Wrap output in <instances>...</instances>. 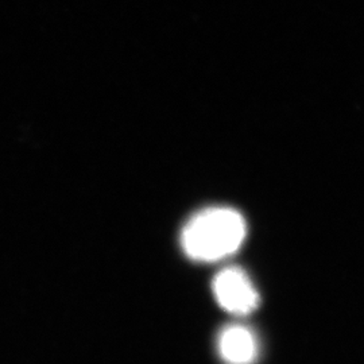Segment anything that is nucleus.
<instances>
[{
    "mask_svg": "<svg viewBox=\"0 0 364 364\" xmlns=\"http://www.w3.org/2000/svg\"><path fill=\"white\" fill-rule=\"evenodd\" d=\"M247 234L243 216L232 208H207L188 221L181 232L185 254L198 262H216L236 252Z\"/></svg>",
    "mask_w": 364,
    "mask_h": 364,
    "instance_id": "obj_1",
    "label": "nucleus"
},
{
    "mask_svg": "<svg viewBox=\"0 0 364 364\" xmlns=\"http://www.w3.org/2000/svg\"><path fill=\"white\" fill-rule=\"evenodd\" d=\"M219 353L227 364H252L259 355L258 340L247 326H227L219 336Z\"/></svg>",
    "mask_w": 364,
    "mask_h": 364,
    "instance_id": "obj_3",
    "label": "nucleus"
},
{
    "mask_svg": "<svg viewBox=\"0 0 364 364\" xmlns=\"http://www.w3.org/2000/svg\"><path fill=\"white\" fill-rule=\"evenodd\" d=\"M213 294L227 312L245 316L259 305V294L250 277L242 269L228 267L213 279Z\"/></svg>",
    "mask_w": 364,
    "mask_h": 364,
    "instance_id": "obj_2",
    "label": "nucleus"
}]
</instances>
